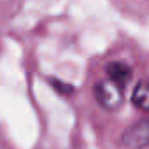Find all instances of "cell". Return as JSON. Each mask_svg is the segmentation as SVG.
<instances>
[{
	"label": "cell",
	"mask_w": 149,
	"mask_h": 149,
	"mask_svg": "<svg viewBox=\"0 0 149 149\" xmlns=\"http://www.w3.org/2000/svg\"><path fill=\"white\" fill-rule=\"evenodd\" d=\"M93 97L97 100V104L109 112H116L123 107L125 102V90H121L119 86H116L114 83H111L107 77L97 81V84L93 86Z\"/></svg>",
	"instance_id": "cell-1"
},
{
	"label": "cell",
	"mask_w": 149,
	"mask_h": 149,
	"mask_svg": "<svg viewBox=\"0 0 149 149\" xmlns=\"http://www.w3.org/2000/svg\"><path fill=\"white\" fill-rule=\"evenodd\" d=\"M49 83L53 84V88L60 93V95H72L74 93V86L72 84H67L63 81H58L56 77H49Z\"/></svg>",
	"instance_id": "cell-5"
},
{
	"label": "cell",
	"mask_w": 149,
	"mask_h": 149,
	"mask_svg": "<svg viewBox=\"0 0 149 149\" xmlns=\"http://www.w3.org/2000/svg\"><path fill=\"white\" fill-rule=\"evenodd\" d=\"M132 104H133V107H137L139 111L147 112V109H149V91H147L146 81H139V83L135 84L133 93H132Z\"/></svg>",
	"instance_id": "cell-4"
},
{
	"label": "cell",
	"mask_w": 149,
	"mask_h": 149,
	"mask_svg": "<svg viewBox=\"0 0 149 149\" xmlns=\"http://www.w3.org/2000/svg\"><path fill=\"white\" fill-rule=\"evenodd\" d=\"M105 74H107V79L111 83H114L116 86H119L121 90H125L132 77H133V70L128 63L125 61H111L105 65Z\"/></svg>",
	"instance_id": "cell-3"
},
{
	"label": "cell",
	"mask_w": 149,
	"mask_h": 149,
	"mask_svg": "<svg viewBox=\"0 0 149 149\" xmlns=\"http://www.w3.org/2000/svg\"><path fill=\"white\" fill-rule=\"evenodd\" d=\"M119 144L125 149H146L149 146V121L147 118H140L133 125H130L121 139Z\"/></svg>",
	"instance_id": "cell-2"
}]
</instances>
